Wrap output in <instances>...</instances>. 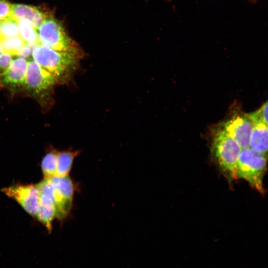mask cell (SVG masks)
Wrapping results in <instances>:
<instances>
[{
	"mask_svg": "<svg viewBox=\"0 0 268 268\" xmlns=\"http://www.w3.org/2000/svg\"><path fill=\"white\" fill-rule=\"evenodd\" d=\"M12 6L7 0H0V20L11 16Z\"/></svg>",
	"mask_w": 268,
	"mask_h": 268,
	"instance_id": "ffe728a7",
	"label": "cell"
},
{
	"mask_svg": "<svg viewBox=\"0 0 268 268\" xmlns=\"http://www.w3.org/2000/svg\"><path fill=\"white\" fill-rule=\"evenodd\" d=\"M27 63L22 57L12 60L1 78L3 84L21 85L25 84Z\"/></svg>",
	"mask_w": 268,
	"mask_h": 268,
	"instance_id": "8fae6325",
	"label": "cell"
},
{
	"mask_svg": "<svg viewBox=\"0 0 268 268\" xmlns=\"http://www.w3.org/2000/svg\"><path fill=\"white\" fill-rule=\"evenodd\" d=\"M1 191L15 200L28 214L36 216L40 198L36 185H16L4 188Z\"/></svg>",
	"mask_w": 268,
	"mask_h": 268,
	"instance_id": "52a82bcc",
	"label": "cell"
},
{
	"mask_svg": "<svg viewBox=\"0 0 268 268\" xmlns=\"http://www.w3.org/2000/svg\"><path fill=\"white\" fill-rule=\"evenodd\" d=\"M40 44L56 51L83 56L79 46L67 34L63 25L49 14L37 29Z\"/></svg>",
	"mask_w": 268,
	"mask_h": 268,
	"instance_id": "7a4b0ae2",
	"label": "cell"
},
{
	"mask_svg": "<svg viewBox=\"0 0 268 268\" xmlns=\"http://www.w3.org/2000/svg\"><path fill=\"white\" fill-rule=\"evenodd\" d=\"M0 42L4 51L12 56L17 55L18 50L26 44L19 35L12 38L1 39Z\"/></svg>",
	"mask_w": 268,
	"mask_h": 268,
	"instance_id": "e0dca14e",
	"label": "cell"
},
{
	"mask_svg": "<svg viewBox=\"0 0 268 268\" xmlns=\"http://www.w3.org/2000/svg\"><path fill=\"white\" fill-rule=\"evenodd\" d=\"M250 0V1L251 2H255L256 0Z\"/></svg>",
	"mask_w": 268,
	"mask_h": 268,
	"instance_id": "603a6c76",
	"label": "cell"
},
{
	"mask_svg": "<svg viewBox=\"0 0 268 268\" xmlns=\"http://www.w3.org/2000/svg\"><path fill=\"white\" fill-rule=\"evenodd\" d=\"M49 15L47 12L33 5L14 4L12 6L11 16L13 18L16 20L26 19L37 29Z\"/></svg>",
	"mask_w": 268,
	"mask_h": 268,
	"instance_id": "30bf717a",
	"label": "cell"
},
{
	"mask_svg": "<svg viewBox=\"0 0 268 268\" xmlns=\"http://www.w3.org/2000/svg\"><path fill=\"white\" fill-rule=\"evenodd\" d=\"M19 35L26 44L38 45L40 44L37 29L30 21L24 19L17 20Z\"/></svg>",
	"mask_w": 268,
	"mask_h": 268,
	"instance_id": "5bb4252c",
	"label": "cell"
},
{
	"mask_svg": "<svg viewBox=\"0 0 268 268\" xmlns=\"http://www.w3.org/2000/svg\"><path fill=\"white\" fill-rule=\"evenodd\" d=\"M37 45L25 44L18 51L17 56L24 58L30 56L34 48Z\"/></svg>",
	"mask_w": 268,
	"mask_h": 268,
	"instance_id": "44dd1931",
	"label": "cell"
},
{
	"mask_svg": "<svg viewBox=\"0 0 268 268\" xmlns=\"http://www.w3.org/2000/svg\"><path fill=\"white\" fill-rule=\"evenodd\" d=\"M249 147L257 152L268 155V126L261 123H254Z\"/></svg>",
	"mask_w": 268,
	"mask_h": 268,
	"instance_id": "7c38bea8",
	"label": "cell"
},
{
	"mask_svg": "<svg viewBox=\"0 0 268 268\" xmlns=\"http://www.w3.org/2000/svg\"><path fill=\"white\" fill-rule=\"evenodd\" d=\"M36 185L40 194L36 217L47 230L51 232L52 230L53 220L56 217L53 187L49 178H44Z\"/></svg>",
	"mask_w": 268,
	"mask_h": 268,
	"instance_id": "8992f818",
	"label": "cell"
},
{
	"mask_svg": "<svg viewBox=\"0 0 268 268\" xmlns=\"http://www.w3.org/2000/svg\"><path fill=\"white\" fill-rule=\"evenodd\" d=\"M32 55L34 61L50 73L58 83L68 81L82 58L73 54L56 51L42 44L34 48Z\"/></svg>",
	"mask_w": 268,
	"mask_h": 268,
	"instance_id": "6da1fadb",
	"label": "cell"
},
{
	"mask_svg": "<svg viewBox=\"0 0 268 268\" xmlns=\"http://www.w3.org/2000/svg\"><path fill=\"white\" fill-rule=\"evenodd\" d=\"M58 83L56 79L34 61L27 63L25 85L36 93L48 92Z\"/></svg>",
	"mask_w": 268,
	"mask_h": 268,
	"instance_id": "ba28073f",
	"label": "cell"
},
{
	"mask_svg": "<svg viewBox=\"0 0 268 268\" xmlns=\"http://www.w3.org/2000/svg\"><path fill=\"white\" fill-rule=\"evenodd\" d=\"M49 179L54 189L56 218L62 220L67 217L71 210L74 185L68 176H54Z\"/></svg>",
	"mask_w": 268,
	"mask_h": 268,
	"instance_id": "5b68a950",
	"label": "cell"
},
{
	"mask_svg": "<svg viewBox=\"0 0 268 268\" xmlns=\"http://www.w3.org/2000/svg\"><path fill=\"white\" fill-rule=\"evenodd\" d=\"M57 165V151H49L43 158L41 169L44 178H50L56 175Z\"/></svg>",
	"mask_w": 268,
	"mask_h": 268,
	"instance_id": "9a60e30c",
	"label": "cell"
},
{
	"mask_svg": "<svg viewBox=\"0 0 268 268\" xmlns=\"http://www.w3.org/2000/svg\"><path fill=\"white\" fill-rule=\"evenodd\" d=\"M78 150L57 151V165L55 176H66L69 174L74 158L78 155Z\"/></svg>",
	"mask_w": 268,
	"mask_h": 268,
	"instance_id": "4fadbf2b",
	"label": "cell"
},
{
	"mask_svg": "<svg viewBox=\"0 0 268 268\" xmlns=\"http://www.w3.org/2000/svg\"><path fill=\"white\" fill-rule=\"evenodd\" d=\"M254 126L253 121L245 114L234 116L224 123L222 127L243 149L249 147Z\"/></svg>",
	"mask_w": 268,
	"mask_h": 268,
	"instance_id": "9c48e42d",
	"label": "cell"
},
{
	"mask_svg": "<svg viewBox=\"0 0 268 268\" xmlns=\"http://www.w3.org/2000/svg\"><path fill=\"white\" fill-rule=\"evenodd\" d=\"M12 56L5 51L0 56V79L9 67L12 61Z\"/></svg>",
	"mask_w": 268,
	"mask_h": 268,
	"instance_id": "d6986e66",
	"label": "cell"
},
{
	"mask_svg": "<svg viewBox=\"0 0 268 268\" xmlns=\"http://www.w3.org/2000/svg\"><path fill=\"white\" fill-rule=\"evenodd\" d=\"M214 131L212 147L215 158L224 172L237 178V163L242 148L222 127Z\"/></svg>",
	"mask_w": 268,
	"mask_h": 268,
	"instance_id": "3957f363",
	"label": "cell"
},
{
	"mask_svg": "<svg viewBox=\"0 0 268 268\" xmlns=\"http://www.w3.org/2000/svg\"><path fill=\"white\" fill-rule=\"evenodd\" d=\"M267 155L251 148L241 150L237 166V176L248 181L257 191L263 193V180L267 167Z\"/></svg>",
	"mask_w": 268,
	"mask_h": 268,
	"instance_id": "277c9868",
	"label": "cell"
},
{
	"mask_svg": "<svg viewBox=\"0 0 268 268\" xmlns=\"http://www.w3.org/2000/svg\"><path fill=\"white\" fill-rule=\"evenodd\" d=\"M255 123H261L268 126V100L257 111L247 114Z\"/></svg>",
	"mask_w": 268,
	"mask_h": 268,
	"instance_id": "ac0fdd59",
	"label": "cell"
},
{
	"mask_svg": "<svg viewBox=\"0 0 268 268\" xmlns=\"http://www.w3.org/2000/svg\"><path fill=\"white\" fill-rule=\"evenodd\" d=\"M19 35L17 20L12 16L0 20V40Z\"/></svg>",
	"mask_w": 268,
	"mask_h": 268,
	"instance_id": "2e32d148",
	"label": "cell"
},
{
	"mask_svg": "<svg viewBox=\"0 0 268 268\" xmlns=\"http://www.w3.org/2000/svg\"><path fill=\"white\" fill-rule=\"evenodd\" d=\"M4 52V48L1 43L0 42V56Z\"/></svg>",
	"mask_w": 268,
	"mask_h": 268,
	"instance_id": "7402d4cb",
	"label": "cell"
}]
</instances>
